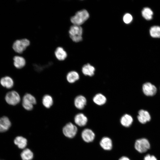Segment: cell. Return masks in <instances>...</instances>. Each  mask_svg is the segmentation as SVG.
<instances>
[{
    "label": "cell",
    "mask_w": 160,
    "mask_h": 160,
    "mask_svg": "<svg viewBox=\"0 0 160 160\" xmlns=\"http://www.w3.org/2000/svg\"><path fill=\"white\" fill-rule=\"evenodd\" d=\"M89 17V15L85 9L77 12L70 18V21L73 25L80 26L86 21Z\"/></svg>",
    "instance_id": "obj_1"
},
{
    "label": "cell",
    "mask_w": 160,
    "mask_h": 160,
    "mask_svg": "<svg viewBox=\"0 0 160 160\" xmlns=\"http://www.w3.org/2000/svg\"><path fill=\"white\" fill-rule=\"evenodd\" d=\"M68 32L70 38L73 42H78L82 41V29L80 26L73 25L70 27Z\"/></svg>",
    "instance_id": "obj_2"
},
{
    "label": "cell",
    "mask_w": 160,
    "mask_h": 160,
    "mask_svg": "<svg viewBox=\"0 0 160 160\" xmlns=\"http://www.w3.org/2000/svg\"><path fill=\"white\" fill-rule=\"evenodd\" d=\"M30 41L27 38L17 40L13 43L12 48L14 51L19 54H22L30 46Z\"/></svg>",
    "instance_id": "obj_3"
},
{
    "label": "cell",
    "mask_w": 160,
    "mask_h": 160,
    "mask_svg": "<svg viewBox=\"0 0 160 160\" xmlns=\"http://www.w3.org/2000/svg\"><path fill=\"white\" fill-rule=\"evenodd\" d=\"M37 103L35 97L30 93H26L23 96L22 100V105L23 107L27 111L32 110L34 105Z\"/></svg>",
    "instance_id": "obj_4"
},
{
    "label": "cell",
    "mask_w": 160,
    "mask_h": 160,
    "mask_svg": "<svg viewBox=\"0 0 160 160\" xmlns=\"http://www.w3.org/2000/svg\"><path fill=\"white\" fill-rule=\"evenodd\" d=\"M5 100L9 104L15 105L20 102L21 98L17 92L15 91H12L7 93L5 97Z\"/></svg>",
    "instance_id": "obj_5"
},
{
    "label": "cell",
    "mask_w": 160,
    "mask_h": 160,
    "mask_svg": "<svg viewBox=\"0 0 160 160\" xmlns=\"http://www.w3.org/2000/svg\"><path fill=\"white\" fill-rule=\"evenodd\" d=\"M63 132L65 136L69 138H72L76 135L77 128L72 123L69 122L63 127Z\"/></svg>",
    "instance_id": "obj_6"
},
{
    "label": "cell",
    "mask_w": 160,
    "mask_h": 160,
    "mask_svg": "<svg viewBox=\"0 0 160 160\" xmlns=\"http://www.w3.org/2000/svg\"><path fill=\"white\" fill-rule=\"evenodd\" d=\"M135 147L138 151L143 153L146 151L150 148V144L147 140L141 138L136 140Z\"/></svg>",
    "instance_id": "obj_7"
},
{
    "label": "cell",
    "mask_w": 160,
    "mask_h": 160,
    "mask_svg": "<svg viewBox=\"0 0 160 160\" xmlns=\"http://www.w3.org/2000/svg\"><path fill=\"white\" fill-rule=\"evenodd\" d=\"M142 89L143 93L147 96H153L157 92L156 87L148 82L145 83L143 84Z\"/></svg>",
    "instance_id": "obj_8"
},
{
    "label": "cell",
    "mask_w": 160,
    "mask_h": 160,
    "mask_svg": "<svg viewBox=\"0 0 160 160\" xmlns=\"http://www.w3.org/2000/svg\"><path fill=\"white\" fill-rule=\"evenodd\" d=\"M54 55L56 59L60 61L65 60L68 56V54L62 47H57L54 52Z\"/></svg>",
    "instance_id": "obj_9"
},
{
    "label": "cell",
    "mask_w": 160,
    "mask_h": 160,
    "mask_svg": "<svg viewBox=\"0 0 160 160\" xmlns=\"http://www.w3.org/2000/svg\"><path fill=\"white\" fill-rule=\"evenodd\" d=\"M81 135L83 140L87 143L92 142L94 140L95 136L94 133L89 129H84L82 131Z\"/></svg>",
    "instance_id": "obj_10"
},
{
    "label": "cell",
    "mask_w": 160,
    "mask_h": 160,
    "mask_svg": "<svg viewBox=\"0 0 160 160\" xmlns=\"http://www.w3.org/2000/svg\"><path fill=\"white\" fill-rule=\"evenodd\" d=\"M11 125V121L8 117L3 116L0 118V132H4L8 130Z\"/></svg>",
    "instance_id": "obj_11"
},
{
    "label": "cell",
    "mask_w": 160,
    "mask_h": 160,
    "mask_svg": "<svg viewBox=\"0 0 160 160\" xmlns=\"http://www.w3.org/2000/svg\"><path fill=\"white\" fill-rule=\"evenodd\" d=\"M87 103V100L85 97L82 95L77 96L74 99V103L75 107L78 109H83Z\"/></svg>",
    "instance_id": "obj_12"
},
{
    "label": "cell",
    "mask_w": 160,
    "mask_h": 160,
    "mask_svg": "<svg viewBox=\"0 0 160 160\" xmlns=\"http://www.w3.org/2000/svg\"><path fill=\"white\" fill-rule=\"evenodd\" d=\"M137 119L141 123L145 124L150 121L151 119V116L149 113L147 111L141 109L138 112Z\"/></svg>",
    "instance_id": "obj_13"
},
{
    "label": "cell",
    "mask_w": 160,
    "mask_h": 160,
    "mask_svg": "<svg viewBox=\"0 0 160 160\" xmlns=\"http://www.w3.org/2000/svg\"><path fill=\"white\" fill-rule=\"evenodd\" d=\"M87 121V117L82 113L77 114L75 115L74 118V121L76 124L80 127H83L85 125Z\"/></svg>",
    "instance_id": "obj_14"
},
{
    "label": "cell",
    "mask_w": 160,
    "mask_h": 160,
    "mask_svg": "<svg viewBox=\"0 0 160 160\" xmlns=\"http://www.w3.org/2000/svg\"><path fill=\"white\" fill-rule=\"evenodd\" d=\"M13 60L14 65L17 68H22L26 65L25 59L22 56L18 55L15 56L14 57Z\"/></svg>",
    "instance_id": "obj_15"
},
{
    "label": "cell",
    "mask_w": 160,
    "mask_h": 160,
    "mask_svg": "<svg viewBox=\"0 0 160 160\" xmlns=\"http://www.w3.org/2000/svg\"><path fill=\"white\" fill-rule=\"evenodd\" d=\"M100 144L101 147L105 150H110L112 148V140L108 137H103L100 142Z\"/></svg>",
    "instance_id": "obj_16"
},
{
    "label": "cell",
    "mask_w": 160,
    "mask_h": 160,
    "mask_svg": "<svg viewBox=\"0 0 160 160\" xmlns=\"http://www.w3.org/2000/svg\"><path fill=\"white\" fill-rule=\"evenodd\" d=\"M54 100L52 97L49 94L44 95L42 99V103L46 108H50L53 105Z\"/></svg>",
    "instance_id": "obj_17"
},
{
    "label": "cell",
    "mask_w": 160,
    "mask_h": 160,
    "mask_svg": "<svg viewBox=\"0 0 160 160\" xmlns=\"http://www.w3.org/2000/svg\"><path fill=\"white\" fill-rule=\"evenodd\" d=\"M79 78V75L76 71H74L68 72L66 75V79L70 83H73L78 80Z\"/></svg>",
    "instance_id": "obj_18"
},
{
    "label": "cell",
    "mask_w": 160,
    "mask_h": 160,
    "mask_svg": "<svg viewBox=\"0 0 160 160\" xmlns=\"http://www.w3.org/2000/svg\"><path fill=\"white\" fill-rule=\"evenodd\" d=\"M14 142L19 148L23 149L27 146V141L25 138L21 136H18L15 138Z\"/></svg>",
    "instance_id": "obj_19"
},
{
    "label": "cell",
    "mask_w": 160,
    "mask_h": 160,
    "mask_svg": "<svg viewBox=\"0 0 160 160\" xmlns=\"http://www.w3.org/2000/svg\"><path fill=\"white\" fill-rule=\"evenodd\" d=\"M0 83L2 86L7 89L12 88L14 84L12 79L8 76L2 78L0 80Z\"/></svg>",
    "instance_id": "obj_20"
},
{
    "label": "cell",
    "mask_w": 160,
    "mask_h": 160,
    "mask_svg": "<svg viewBox=\"0 0 160 160\" xmlns=\"http://www.w3.org/2000/svg\"><path fill=\"white\" fill-rule=\"evenodd\" d=\"M95 70V68L89 63L84 65L82 69V72L84 75L90 76L94 75Z\"/></svg>",
    "instance_id": "obj_21"
},
{
    "label": "cell",
    "mask_w": 160,
    "mask_h": 160,
    "mask_svg": "<svg viewBox=\"0 0 160 160\" xmlns=\"http://www.w3.org/2000/svg\"><path fill=\"white\" fill-rule=\"evenodd\" d=\"M133 121L132 117L129 114H125L120 119V123L121 125L125 127H129Z\"/></svg>",
    "instance_id": "obj_22"
},
{
    "label": "cell",
    "mask_w": 160,
    "mask_h": 160,
    "mask_svg": "<svg viewBox=\"0 0 160 160\" xmlns=\"http://www.w3.org/2000/svg\"><path fill=\"white\" fill-rule=\"evenodd\" d=\"M93 100L96 104L101 105L105 104L106 101V98L105 96L101 93L96 94L93 97Z\"/></svg>",
    "instance_id": "obj_23"
},
{
    "label": "cell",
    "mask_w": 160,
    "mask_h": 160,
    "mask_svg": "<svg viewBox=\"0 0 160 160\" xmlns=\"http://www.w3.org/2000/svg\"><path fill=\"white\" fill-rule=\"evenodd\" d=\"M22 160H31L33 157L32 151L29 149H24L20 154Z\"/></svg>",
    "instance_id": "obj_24"
},
{
    "label": "cell",
    "mask_w": 160,
    "mask_h": 160,
    "mask_svg": "<svg viewBox=\"0 0 160 160\" xmlns=\"http://www.w3.org/2000/svg\"><path fill=\"white\" fill-rule=\"evenodd\" d=\"M150 33L153 37L160 38V26H154L152 27L150 30Z\"/></svg>",
    "instance_id": "obj_25"
},
{
    "label": "cell",
    "mask_w": 160,
    "mask_h": 160,
    "mask_svg": "<svg viewBox=\"0 0 160 160\" xmlns=\"http://www.w3.org/2000/svg\"><path fill=\"white\" fill-rule=\"evenodd\" d=\"M142 14L145 19L149 20L152 18L153 12L150 8L145 7L142 10Z\"/></svg>",
    "instance_id": "obj_26"
},
{
    "label": "cell",
    "mask_w": 160,
    "mask_h": 160,
    "mask_svg": "<svg viewBox=\"0 0 160 160\" xmlns=\"http://www.w3.org/2000/svg\"><path fill=\"white\" fill-rule=\"evenodd\" d=\"M123 20L125 23L128 24L132 21V17L130 14L127 13L124 15Z\"/></svg>",
    "instance_id": "obj_27"
},
{
    "label": "cell",
    "mask_w": 160,
    "mask_h": 160,
    "mask_svg": "<svg viewBox=\"0 0 160 160\" xmlns=\"http://www.w3.org/2000/svg\"><path fill=\"white\" fill-rule=\"evenodd\" d=\"M144 160H157V159L154 156L148 154L145 156Z\"/></svg>",
    "instance_id": "obj_28"
},
{
    "label": "cell",
    "mask_w": 160,
    "mask_h": 160,
    "mask_svg": "<svg viewBox=\"0 0 160 160\" xmlns=\"http://www.w3.org/2000/svg\"><path fill=\"white\" fill-rule=\"evenodd\" d=\"M119 160H130V159L126 156H123L121 157Z\"/></svg>",
    "instance_id": "obj_29"
}]
</instances>
